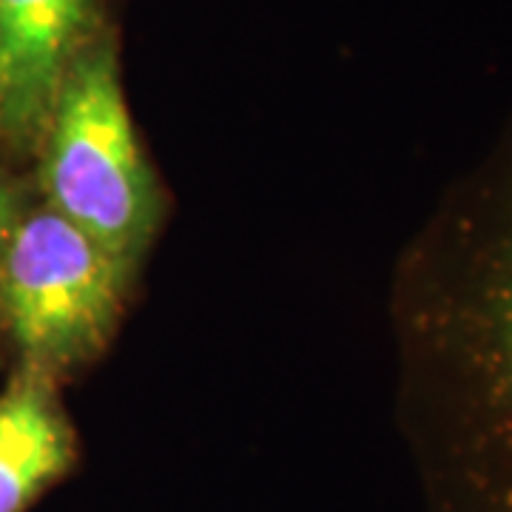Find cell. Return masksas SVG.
<instances>
[{"mask_svg": "<svg viewBox=\"0 0 512 512\" xmlns=\"http://www.w3.org/2000/svg\"><path fill=\"white\" fill-rule=\"evenodd\" d=\"M390 325L424 512H512V123L404 245Z\"/></svg>", "mask_w": 512, "mask_h": 512, "instance_id": "obj_1", "label": "cell"}, {"mask_svg": "<svg viewBox=\"0 0 512 512\" xmlns=\"http://www.w3.org/2000/svg\"><path fill=\"white\" fill-rule=\"evenodd\" d=\"M140 271L32 202L0 251V336L18 367L66 382L111 348Z\"/></svg>", "mask_w": 512, "mask_h": 512, "instance_id": "obj_3", "label": "cell"}, {"mask_svg": "<svg viewBox=\"0 0 512 512\" xmlns=\"http://www.w3.org/2000/svg\"><path fill=\"white\" fill-rule=\"evenodd\" d=\"M114 26V0H0L3 163L35 165L77 57Z\"/></svg>", "mask_w": 512, "mask_h": 512, "instance_id": "obj_4", "label": "cell"}, {"mask_svg": "<svg viewBox=\"0 0 512 512\" xmlns=\"http://www.w3.org/2000/svg\"><path fill=\"white\" fill-rule=\"evenodd\" d=\"M40 200L131 268H143L168 217V191L131 117L120 26L77 57L35 157Z\"/></svg>", "mask_w": 512, "mask_h": 512, "instance_id": "obj_2", "label": "cell"}, {"mask_svg": "<svg viewBox=\"0 0 512 512\" xmlns=\"http://www.w3.org/2000/svg\"><path fill=\"white\" fill-rule=\"evenodd\" d=\"M29 205H32V200H29L26 185L9 171V163L0 160V251L6 245V239L12 237L15 225Z\"/></svg>", "mask_w": 512, "mask_h": 512, "instance_id": "obj_6", "label": "cell"}, {"mask_svg": "<svg viewBox=\"0 0 512 512\" xmlns=\"http://www.w3.org/2000/svg\"><path fill=\"white\" fill-rule=\"evenodd\" d=\"M80 464L60 382L15 367L0 393V512H29Z\"/></svg>", "mask_w": 512, "mask_h": 512, "instance_id": "obj_5", "label": "cell"}]
</instances>
